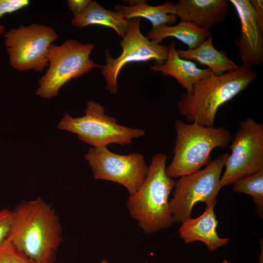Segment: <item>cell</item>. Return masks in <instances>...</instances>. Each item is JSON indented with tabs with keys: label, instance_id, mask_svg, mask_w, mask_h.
<instances>
[{
	"label": "cell",
	"instance_id": "1",
	"mask_svg": "<svg viewBox=\"0 0 263 263\" xmlns=\"http://www.w3.org/2000/svg\"><path fill=\"white\" fill-rule=\"evenodd\" d=\"M7 240L38 263H53L62 230L52 206L42 199L25 201L13 210Z\"/></svg>",
	"mask_w": 263,
	"mask_h": 263
},
{
	"label": "cell",
	"instance_id": "2",
	"mask_svg": "<svg viewBox=\"0 0 263 263\" xmlns=\"http://www.w3.org/2000/svg\"><path fill=\"white\" fill-rule=\"evenodd\" d=\"M257 76L256 71L244 65L221 75L212 72L181 95L178 112L188 123L214 127L218 109L246 89Z\"/></svg>",
	"mask_w": 263,
	"mask_h": 263
},
{
	"label": "cell",
	"instance_id": "3",
	"mask_svg": "<svg viewBox=\"0 0 263 263\" xmlns=\"http://www.w3.org/2000/svg\"><path fill=\"white\" fill-rule=\"evenodd\" d=\"M167 159L162 153L153 156L143 184L127 201L130 215L147 234L168 228L174 223L169 198L175 180L166 173Z\"/></svg>",
	"mask_w": 263,
	"mask_h": 263
},
{
	"label": "cell",
	"instance_id": "4",
	"mask_svg": "<svg viewBox=\"0 0 263 263\" xmlns=\"http://www.w3.org/2000/svg\"><path fill=\"white\" fill-rule=\"evenodd\" d=\"M176 137L173 157L166 172L175 179L191 174L212 161L210 155L216 148H225L231 141L230 132L223 127H207L177 119L174 123Z\"/></svg>",
	"mask_w": 263,
	"mask_h": 263
},
{
	"label": "cell",
	"instance_id": "5",
	"mask_svg": "<svg viewBox=\"0 0 263 263\" xmlns=\"http://www.w3.org/2000/svg\"><path fill=\"white\" fill-rule=\"evenodd\" d=\"M84 113L76 118L65 113L57 128L76 134L82 142L94 148L111 144L128 145L145 135L142 129L118 124L116 118L105 113L104 106L93 100L87 103Z\"/></svg>",
	"mask_w": 263,
	"mask_h": 263
},
{
	"label": "cell",
	"instance_id": "6",
	"mask_svg": "<svg viewBox=\"0 0 263 263\" xmlns=\"http://www.w3.org/2000/svg\"><path fill=\"white\" fill-rule=\"evenodd\" d=\"M94 48L92 43L83 44L75 39H67L59 45H51L47 54L48 68L38 81L36 94L48 99L56 96L71 79L99 68L100 65L90 58Z\"/></svg>",
	"mask_w": 263,
	"mask_h": 263
},
{
	"label": "cell",
	"instance_id": "7",
	"mask_svg": "<svg viewBox=\"0 0 263 263\" xmlns=\"http://www.w3.org/2000/svg\"><path fill=\"white\" fill-rule=\"evenodd\" d=\"M229 153H224L201 170L182 176L175 181L172 198L169 201L174 223H182L190 217L197 203L206 204L208 208L217 203L221 174Z\"/></svg>",
	"mask_w": 263,
	"mask_h": 263
},
{
	"label": "cell",
	"instance_id": "8",
	"mask_svg": "<svg viewBox=\"0 0 263 263\" xmlns=\"http://www.w3.org/2000/svg\"><path fill=\"white\" fill-rule=\"evenodd\" d=\"M3 37L9 63L13 68L19 71L32 70L41 72L48 66L49 48L58 36L51 26L33 23L10 29Z\"/></svg>",
	"mask_w": 263,
	"mask_h": 263
},
{
	"label": "cell",
	"instance_id": "9",
	"mask_svg": "<svg viewBox=\"0 0 263 263\" xmlns=\"http://www.w3.org/2000/svg\"><path fill=\"white\" fill-rule=\"evenodd\" d=\"M221 178L222 187L263 169V124L248 118L239 123Z\"/></svg>",
	"mask_w": 263,
	"mask_h": 263
},
{
	"label": "cell",
	"instance_id": "10",
	"mask_svg": "<svg viewBox=\"0 0 263 263\" xmlns=\"http://www.w3.org/2000/svg\"><path fill=\"white\" fill-rule=\"evenodd\" d=\"M140 18L130 19L128 30L120 42L121 54L113 58L106 53V63L99 67L106 82L105 88L112 94L118 91V76L126 65L151 60L161 63L167 57L169 46L161 45L144 36L140 30Z\"/></svg>",
	"mask_w": 263,
	"mask_h": 263
},
{
	"label": "cell",
	"instance_id": "11",
	"mask_svg": "<svg viewBox=\"0 0 263 263\" xmlns=\"http://www.w3.org/2000/svg\"><path fill=\"white\" fill-rule=\"evenodd\" d=\"M95 179L112 181L124 186L129 195L142 185L148 167L144 155L138 152L126 155L111 151L107 147L91 148L84 155Z\"/></svg>",
	"mask_w": 263,
	"mask_h": 263
},
{
	"label": "cell",
	"instance_id": "12",
	"mask_svg": "<svg viewBox=\"0 0 263 263\" xmlns=\"http://www.w3.org/2000/svg\"><path fill=\"white\" fill-rule=\"evenodd\" d=\"M238 16L241 26L238 47L243 65L258 66L263 62V30L249 0H229Z\"/></svg>",
	"mask_w": 263,
	"mask_h": 263
},
{
	"label": "cell",
	"instance_id": "13",
	"mask_svg": "<svg viewBox=\"0 0 263 263\" xmlns=\"http://www.w3.org/2000/svg\"><path fill=\"white\" fill-rule=\"evenodd\" d=\"M175 6L181 20L210 30L225 19L229 4L226 0H179Z\"/></svg>",
	"mask_w": 263,
	"mask_h": 263
},
{
	"label": "cell",
	"instance_id": "14",
	"mask_svg": "<svg viewBox=\"0 0 263 263\" xmlns=\"http://www.w3.org/2000/svg\"><path fill=\"white\" fill-rule=\"evenodd\" d=\"M214 204L199 217H190L181 225L178 233L180 238L186 244L195 241L204 243L210 251H213L228 243V238H220L216 232L219 222L214 212Z\"/></svg>",
	"mask_w": 263,
	"mask_h": 263
},
{
	"label": "cell",
	"instance_id": "15",
	"mask_svg": "<svg viewBox=\"0 0 263 263\" xmlns=\"http://www.w3.org/2000/svg\"><path fill=\"white\" fill-rule=\"evenodd\" d=\"M150 70L158 72L165 76L174 77L186 91L189 90L196 83L210 74L208 68H198L192 61L180 57L175 42L172 41L169 46L166 59L161 63H155L150 67Z\"/></svg>",
	"mask_w": 263,
	"mask_h": 263
},
{
	"label": "cell",
	"instance_id": "16",
	"mask_svg": "<svg viewBox=\"0 0 263 263\" xmlns=\"http://www.w3.org/2000/svg\"><path fill=\"white\" fill-rule=\"evenodd\" d=\"M128 2V6L116 5L115 11L130 20L141 18L149 20L152 28L163 24H171L177 20L175 4L169 1L157 6L148 4L145 0Z\"/></svg>",
	"mask_w": 263,
	"mask_h": 263
},
{
	"label": "cell",
	"instance_id": "17",
	"mask_svg": "<svg viewBox=\"0 0 263 263\" xmlns=\"http://www.w3.org/2000/svg\"><path fill=\"white\" fill-rule=\"evenodd\" d=\"M212 36L193 49L177 50L180 57L194 60L207 66L215 74L221 75L238 69L239 66L228 58L226 53L214 46Z\"/></svg>",
	"mask_w": 263,
	"mask_h": 263
},
{
	"label": "cell",
	"instance_id": "18",
	"mask_svg": "<svg viewBox=\"0 0 263 263\" xmlns=\"http://www.w3.org/2000/svg\"><path fill=\"white\" fill-rule=\"evenodd\" d=\"M129 23L130 20L117 12L106 9L93 0L82 13L74 16L71 20L72 24L78 28L91 25L111 28L121 38L127 33Z\"/></svg>",
	"mask_w": 263,
	"mask_h": 263
},
{
	"label": "cell",
	"instance_id": "19",
	"mask_svg": "<svg viewBox=\"0 0 263 263\" xmlns=\"http://www.w3.org/2000/svg\"><path fill=\"white\" fill-rule=\"evenodd\" d=\"M212 36L211 30L200 28L188 21L181 20L175 25H160L152 28L147 37L151 40L159 43L164 38L173 37L193 49Z\"/></svg>",
	"mask_w": 263,
	"mask_h": 263
},
{
	"label": "cell",
	"instance_id": "20",
	"mask_svg": "<svg viewBox=\"0 0 263 263\" xmlns=\"http://www.w3.org/2000/svg\"><path fill=\"white\" fill-rule=\"evenodd\" d=\"M232 191L252 196L260 218L263 215V169L244 176L233 184Z\"/></svg>",
	"mask_w": 263,
	"mask_h": 263
},
{
	"label": "cell",
	"instance_id": "21",
	"mask_svg": "<svg viewBox=\"0 0 263 263\" xmlns=\"http://www.w3.org/2000/svg\"><path fill=\"white\" fill-rule=\"evenodd\" d=\"M0 263H38L7 240L0 249Z\"/></svg>",
	"mask_w": 263,
	"mask_h": 263
},
{
	"label": "cell",
	"instance_id": "22",
	"mask_svg": "<svg viewBox=\"0 0 263 263\" xmlns=\"http://www.w3.org/2000/svg\"><path fill=\"white\" fill-rule=\"evenodd\" d=\"M30 3L28 0H0V18L28 6ZM5 29L4 25L0 24V36L4 34Z\"/></svg>",
	"mask_w": 263,
	"mask_h": 263
},
{
	"label": "cell",
	"instance_id": "23",
	"mask_svg": "<svg viewBox=\"0 0 263 263\" xmlns=\"http://www.w3.org/2000/svg\"><path fill=\"white\" fill-rule=\"evenodd\" d=\"M13 218V211L7 209L0 210V249L8 238Z\"/></svg>",
	"mask_w": 263,
	"mask_h": 263
},
{
	"label": "cell",
	"instance_id": "24",
	"mask_svg": "<svg viewBox=\"0 0 263 263\" xmlns=\"http://www.w3.org/2000/svg\"><path fill=\"white\" fill-rule=\"evenodd\" d=\"M91 0H68L67 6L74 16L82 13L91 2Z\"/></svg>",
	"mask_w": 263,
	"mask_h": 263
},
{
	"label": "cell",
	"instance_id": "25",
	"mask_svg": "<svg viewBox=\"0 0 263 263\" xmlns=\"http://www.w3.org/2000/svg\"><path fill=\"white\" fill-rule=\"evenodd\" d=\"M258 22L263 30V1L262 0H250Z\"/></svg>",
	"mask_w": 263,
	"mask_h": 263
},
{
	"label": "cell",
	"instance_id": "26",
	"mask_svg": "<svg viewBox=\"0 0 263 263\" xmlns=\"http://www.w3.org/2000/svg\"><path fill=\"white\" fill-rule=\"evenodd\" d=\"M261 245L262 246V252H261L260 253V256H259V261H258V263H263V240L262 241V244H261Z\"/></svg>",
	"mask_w": 263,
	"mask_h": 263
},
{
	"label": "cell",
	"instance_id": "27",
	"mask_svg": "<svg viewBox=\"0 0 263 263\" xmlns=\"http://www.w3.org/2000/svg\"><path fill=\"white\" fill-rule=\"evenodd\" d=\"M221 263H233L230 262L226 260H224Z\"/></svg>",
	"mask_w": 263,
	"mask_h": 263
},
{
	"label": "cell",
	"instance_id": "28",
	"mask_svg": "<svg viewBox=\"0 0 263 263\" xmlns=\"http://www.w3.org/2000/svg\"><path fill=\"white\" fill-rule=\"evenodd\" d=\"M100 263H109L106 259H103L101 261Z\"/></svg>",
	"mask_w": 263,
	"mask_h": 263
}]
</instances>
